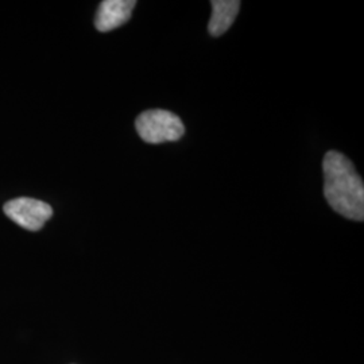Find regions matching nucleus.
I'll return each mask as SVG.
<instances>
[{
  "label": "nucleus",
  "mask_w": 364,
  "mask_h": 364,
  "mask_svg": "<svg viewBox=\"0 0 364 364\" xmlns=\"http://www.w3.org/2000/svg\"><path fill=\"white\" fill-rule=\"evenodd\" d=\"M136 6L135 0H105L100 3L95 18V26L107 33L115 30L130 21L132 10Z\"/></svg>",
  "instance_id": "obj_4"
},
{
  "label": "nucleus",
  "mask_w": 364,
  "mask_h": 364,
  "mask_svg": "<svg viewBox=\"0 0 364 364\" xmlns=\"http://www.w3.org/2000/svg\"><path fill=\"white\" fill-rule=\"evenodd\" d=\"M3 210L14 223L33 232L39 231L53 215V208L49 204L28 197L10 200L4 204Z\"/></svg>",
  "instance_id": "obj_3"
},
{
  "label": "nucleus",
  "mask_w": 364,
  "mask_h": 364,
  "mask_svg": "<svg viewBox=\"0 0 364 364\" xmlns=\"http://www.w3.org/2000/svg\"><path fill=\"white\" fill-rule=\"evenodd\" d=\"M323 170L324 196L331 208L350 220L363 221V180L351 161L331 150L324 156Z\"/></svg>",
  "instance_id": "obj_1"
},
{
  "label": "nucleus",
  "mask_w": 364,
  "mask_h": 364,
  "mask_svg": "<svg viewBox=\"0 0 364 364\" xmlns=\"http://www.w3.org/2000/svg\"><path fill=\"white\" fill-rule=\"evenodd\" d=\"M212 16L209 21V34L212 37H220L232 23L240 10V1L237 0H213Z\"/></svg>",
  "instance_id": "obj_5"
},
{
  "label": "nucleus",
  "mask_w": 364,
  "mask_h": 364,
  "mask_svg": "<svg viewBox=\"0 0 364 364\" xmlns=\"http://www.w3.org/2000/svg\"><path fill=\"white\" fill-rule=\"evenodd\" d=\"M135 129L141 139L150 144L176 142L185 134L181 119L165 109L142 112L135 120Z\"/></svg>",
  "instance_id": "obj_2"
}]
</instances>
